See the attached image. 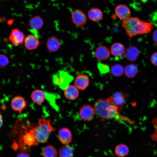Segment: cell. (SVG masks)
Listing matches in <instances>:
<instances>
[{
  "label": "cell",
  "mask_w": 157,
  "mask_h": 157,
  "mask_svg": "<svg viewBox=\"0 0 157 157\" xmlns=\"http://www.w3.org/2000/svg\"><path fill=\"white\" fill-rule=\"evenodd\" d=\"M122 26L127 35L131 38L148 33L154 28L152 23L142 21L137 17H130L123 21Z\"/></svg>",
  "instance_id": "obj_1"
},
{
  "label": "cell",
  "mask_w": 157,
  "mask_h": 157,
  "mask_svg": "<svg viewBox=\"0 0 157 157\" xmlns=\"http://www.w3.org/2000/svg\"><path fill=\"white\" fill-rule=\"evenodd\" d=\"M95 113L101 119L109 120L120 117L117 107L108 103L106 100L99 99L94 103Z\"/></svg>",
  "instance_id": "obj_2"
},
{
  "label": "cell",
  "mask_w": 157,
  "mask_h": 157,
  "mask_svg": "<svg viewBox=\"0 0 157 157\" xmlns=\"http://www.w3.org/2000/svg\"><path fill=\"white\" fill-rule=\"evenodd\" d=\"M55 130L51 124L50 119L41 118L29 132L34 135L39 143H44L47 142L50 134Z\"/></svg>",
  "instance_id": "obj_3"
},
{
  "label": "cell",
  "mask_w": 157,
  "mask_h": 157,
  "mask_svg": "<svg viewBox=\"0 0 157 157\" xmlns=\"http://www.w3.org/2000/svg\"><path fill=\"white\" fill-rule=\"evenodd\" d=\"M73 79L72 76L67 72L63 70H59L53 76V84L64 90L69 85Z\"/></svg>",
  "instance_id": "obj_4"
},
{
  "label": "cell",
  "mask_w": 157,
  "mask_h": 157,
  "mask_svg": "<svg viewBox=\"0 0 157 157\" xmlns=\"http://www.w3.org/2000/svg\"><path fill=\"white\" fill-rule=\"evenodd\" d=\"M124 93L118 92H115L113 96L108 97L106 100L108 103L117 107L120 111L126 103Z\"/></svg>",
  "instance_id": "obj_5"
},
{
  "label": "cell",
  "mask_w": 157,
  "mask_h": 157,
  "mask_svg": "<svg viewBox=\"0 0 157 157\" xmlns=\"http://www.w3.org/2000/svg\"><path fill=\"white\" fill-rule=\"evenodd\" d=\"M10 106L13 110L21 113L26 106V102L23 97L20 95H17L11 99Z\"/></svg>",
  "instance_id": "obj_6"
},
{
  "label": "cell",
  "mask_w": 157,
  "mask_h": 157,
  "mask_svg": "<svg viewBox=\"0 0 157 157\" xmlns=\"http://www.w3.org/2000/svg\"><path fill=\"white\" fill-rule=\"evenodd\" d=\"M95 113L94 107L90 105H83L80 108L79 113L81 119L85 121L92 119Z\"/></svg>",
  "instance_id": "obj_7"
},
{
  "label": "cell",
  "mask_w": 157,
  "mask_h": 157,
  "mask_svg": "<svg viewBox=\"0 0 157 157\" xmlns=\"http://www.w3.org/2000/svg\"><path fill=\"white\" fill-rule=\"evenodd\" d=\"M25 37L22 32L18 29L15 28L11 30L9 39L14 45L17 46L24 42Z\"/></svg>",
  "instance_id": "obj_8"
},
{
  "label": "cell",
  "mask_w": 157,
  "mask_h": 157,
  "mask_svg": "<svg viewBox=\"0 0 157 157\" xmlns=\"http://www.w3.org/2000/svg\"><path fill=\"white\" fill-rule=\"evenodd\" d=\"M24 43L25 48L29 50L36 49L40 44V41L38 37L34 34L27 35L25 37Z\"/></svg>",
  "instance_id": "obj_9"
},
{
  "label": "cell",
  "mask_w": 157,
  "mask_h": 157,
  "mask_svg": "<svg viewBox=\"0 0 157 157\" xmlns=\"http://www.w3.org/2000/svg\"><path fill=\"white\" fill-rule=\"evenodd\" d=\"M115 13L117 16L120 19L125 20L129 17L131 12L129 8L124 4H119L115 8Z\"/></svg>",
  "instance_id": "obj_10"
},
{
  "label": "cell",
  "mask_w": 157,
  "mask_h": 157,
  "mask_svg": "<svg viewBox=\"0 0 157 157\" xmlns=\"http://www.w3.org/2000/svg\"><path fill=\"white\" fill-rule=\"evenodd\" d=\"M71 19L74 24L79 26L84 25L87 21V17L85 14L79 9H76L73 11L72 14Z\"/></svg>",
  "instance_id": "obj_11"
},
{
  "label": "cell",
  "mask_w": 157,
  "mask_h": 157,
  "mask_svg": "<svg viewBox=\"0 0 157 157\" xmlns=\"http://www.w3.org/2000/svg\"><path fill=\"white\" fill-rule=\"evenodd\" d=\"M89 82V79L87 76L84 74H79L76 77L74 84L78 89L84 90L88 86Z\"/></svg>",
  "instance_id": "obj_12"
},
{
  "label": "cell",
  "mask_w": 157,
  "mask_h": 157,
  "mask_svg": "<svg viewBox=\"0 0 157 157\" xmlns=\"http://www.w3.org/2000/svg\"><path fill=\"white\" fill-rule=\"evenodd\" d=\"M110 52L109 49L106 46L101 45L96 49L94 51V56L97 59L104 60L108 59L110 57Z\"/></svg>",
  "instance_id": "obj_13"
},
{
  "label": "cell",
  "mask_w": 157,
  "mask_h": 157,
  "mask_svg": "<svg viewBox=\"0 0 157 157\" xmlns=\"http://www.w3.org/2000/svg\"><path fill=\"white\" fill-rule=\"evenodd\" d=\"M58 137L60 141L63 144L66 145L70 143L72 140L70 131L65 127L60 129L58 131Z\"/></svg>",
  "instance_id": "obj_14"
},
{
  "label": "cell",
  "mask_w": 157,
  "mask_h": 157,
  "mask_svg": "<svg viewBox=\"0 0 157 157\" xmlns=\"http://www.w3.org/2000/svg\"><path fill=\"white\" fill-rule=\"evenodd\" d=\"M64 94L67 99L74 100L78 98L79 92L78 89L75 85H69L64 90Z\"/></svg>",
  "instance_id": "obj_15"
},
{
  "label": "cell",
  "mask_w": 157,
  "mask_h": 157,
  "mask_svg": "<svg viewBox=\"0 0 157 157\" xmlns=\"http://www.w3.org/2000/svg\"><path fill=\"white\" fill-rule=\"evenodd\" d=\"M140 53L139 49L135 46H130L126 48L124 54L126 59L130 61H134L138 58Z\"/></svg>",
  "instance_id": "obj_16"
},
{
  "label": "cell",
  "mask_w": 157,
  "mask_h": 157,
  "mask_svg": "<svg viewBox=\"0 0 157 157\" xmlns=\"http://www.w3.org/2000/svg\"><path fill=\"white\" fill-rule=\"evenodd\" d=\"M61 43L59 40L55 36H51L47 40L46 46L48 50L50 52L56 51L59 49Z\"/></svg>",
  "instance_id": "obj_17"
},
{
  "label": "cell",
  "mask_w": 157,
  "mask_h": 157,
  "mask_svg": "<svg viewBox=\"0 0 157 157\" xmlns=\"http://www.w3.org/2000/svg\"><path fill=\"white\" fill-rule=\"evenodd\" d=\"M31 97L32 101L34 103L41 104L44 101L46 97V94L43 90L37 89L32 92Z\"/></svg>",
  "instance_id": "obj_18"
},
{
  "label": "cell",
  "mask_w": 157,
  "mask_h": 157,
  "mask_svg": "<svg viewBox=\"0 0 157 157\" xmlns=\"http://www.w3.org/2000/svg\"><path fill=\"white\" fill-rule=\"evenodd\" d=\"M125 50V47L122 44L117 42L114 43L111 45L110 52L114 56L119 57L124 53Z\"/></svg>",
  "instance_id": "obj_19"
},
{
  "label": "cell",
  "mask_w": 157,
  "mask_h": 157,
  "mask_svg": "<svg viewBox=\"0 0 157 157\" xmlns=\"http://www.w3.org/2000/svg\"><path fill=\"white\" fill-rule=\"evenodd\" d=\"M88 15L90 20L94 22H97L102 19L103 13L99 8H92L90 9L88 11Z\"/></svg>",
  "instance_id": "obj_20"
},
{
  "label": "cell",
  "mask_w": 157,
  "mask_h": 157,
  "mask_svg": "<svg viewBox=\"0 0 157 157\" xmlns=\"http://www.w3.org/2000/svg\"><path fill=\"white\" fill-rule=\"evenodd\" d=\"M43 24V19L38 16H36L31 18L29 21V26L33 30L36 31L41 29Z\"/></svg>",
  "instance_id": "obj_21"
},
{
  "label": "cell",
  "mask_w": 157,
  "mask_h": 157,
  "mask_svg": "<svg viewBox=\"0 0 157 157\" xmlns=\"http://www.w3.org/2000/svg\"><path fill=\"white\" fill-rule=\"evenodd\" d=\"M138 68L135 64L131 63L126 65L124 69L125 75L128 78H133L137 74Z\"/></svg>",
  "instance_id": "obj_22"
},
{
  "label": "cell",
  "mask_w": 157,
  "mask_h": 157,
  "mask_svg": "<svg viewBox=\"0 0 157 157\" xmlns=\"http://www.w3.org/2000/svg\"><path fill=\"white\" fill-rule=\"evenodd\" d=\"M129 149L128 147L124 144H120L117 145L115 149V152L117 156L123 157L129 153Z\"/></svg>",
  "instance_id": "obj_23"
},
{
  "label": "cell",
  "mask_w": 157,
  "mask_h": 157,
  "mask_svg": "<svg viewBox=\"0 0 157 157\" xmlns=\"http://www.w3.org/2000/svg\"><path fill=\"white\" fill-rule=\"evenodd\" d=\"M23 139L24 143L29 146L36 145L39 143L34 135L29 131L24 134Z\"/></svg>",
  "instance_id": "obj_24"
},
{
  "label": "cell",
  "mask_w": 157,
  "mask_h": 157,
  "mask_svg": "<svg viewBox=\"0 0 157 157\" xmlns=\"http://www.w3.org/2000/svg\"><path fill=\"white\" fill-rule=\"evenodd\" d=\"M42 154L44 157H57V152L53 146L49 145L45 146L43 149Z\"/></svg>",
  "instance_id": "obj_25"
},
{
  "label": "cell",
  "mask_w": 157,
  "mask_h": 157,
  "mask_svg": "<svg viewBox=\"0 0 157 157\" xmlns=\"http://www.w3.org/2000/svg\"><path fill=\"white\" fill-rule=\"evenodd\" d=\"M74 151L72 148L69 145L66 144L61 147L59 151L60 157H72Z\"/></svg>",
  "instance_id": "obj_26"
},
{
  "label": "cell",
  "mask_w": 157,
  "mask_h": 157,
  "mask_svg": "<svg viewBox=\"0 0 157 157\" xmlns=\"http://www.w3.org/2000/svg\"><path fill=\"white\" fill-rule=\"evenodd\" d=\"M110 72L113 75L118 77L122 76L124 73V68L121 65L116 64L112 66Z\"/></svg>",
  "instance_id": "obj_27"
},
{
  "label": "cell",
  "mask_w": 157,
  "mask_h": 157,
  "mask_svg": "<svg viewBox=\"0 0 157 157\" xmlns=\"http://www.w3.org/2000/svg\"><path fill=\"white\" fill-rule=\"evenodd\" d=\"M8 63L9 60L8 57L4 54H0V67H5Z\"/></svg>",
  "instance_id": "obj_28"
},
{
  "label": "cell",
  "mask_w": 157,
  "mask_h": 157,
  "mask_svg": "<svg viewBox=\"0 0 157 157\" xmlns=\"http://www.w3.org/2000/svg\"><path fill=\"white\" fill-rule=\"evenodd\" d=\"M98 67L100 72L103 73H107L109 70V66L106 64L99 63Z\"/></svg>",
  "instance_id": "obj_29"
},
{
  "label": "cell",
  "mask_w": 157,
  "mask_h": 157,
  "mask_svg": "<svg viewBox=\"0 0 157 157\" xmlns=\"http://www.w3.org/2000/svg\"><path fill=\"white\" fill-rule=\"evenodd\" d=\"M151 61L152 64L157 66V52L153 53L151 57Z\"/></svg>",
  "instance_id": "obj_30"
},
{
  "label": "cell",
  "mask_w": 157,
  "mask_h": 157,
  "mask_svg": "<svg viewBox=\"0 0 157 157\" xmlns=\"http://www.w3.org/2000/svg\"><path fill=\"white\" fill-rule=\"evenodd\" d=\"M153 123L156 128L155 132L153 135V138L157 139V118H156L153 119Z\"/></svg>",
  "instance_id": "obj_31"
},
{
  "label": "cell",
  "mask_w": 157,
  "mask_h": 157,
  "mask_svg": "<svg viewBox=\"0 0 157 157\" xmlns=\"http://www.w3.org/2000/svg\"><path fill=\"white\" fill-rule=\"evenodd\" d=\"M152 38L157 47V29L155 30L153 32L152 35Z\"/></svg>",
  "instance_id": "obj_32"
},
{
  "label": "cell",
  "mask_w": 157,
  "mask_h": 157,
  "mask_svg": "<svg viewBox=\"0 0 157 157\" xmlns=\"http://www.w3.org/2000/svg\"><path fill=\"white\" fill-rule=\"evenodd\" d=\"M17 157H30L29 155L25 152H21L18 154Z\"/></svg>",
  "instance_id": "obj_33"
},
{
  "label": "cell",
  "mask_w": 157,
  "mask_h": 157,
  "mask_svg": "<svg viewBox=\"0 0 157 157\" xmlns=\"http://www.w3.org/2000/svg\"><path fill=\"white\" fill-rule=\"evenodd\" d=\"M3 123V117L2 115L0 112V128L2 126Z\"/></svg>",
  "instance_id": "obj_34"
}]
</instances>
